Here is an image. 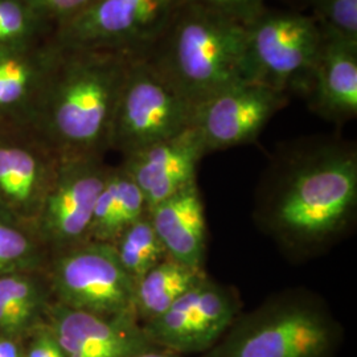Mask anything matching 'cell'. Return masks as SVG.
Masks as SVG:
<instances>
[{
  "label": "cell",
  "mask_w": 357,
  "mask_h": 357,
  "mask_svg": "<svg viewBox=\"0 0 357 357\" xmlns=\"http://www.w3.org/2000/svg\"><path fill=\"white\" fill-rule=\"evenodd\" d=\"M357 149L336 137H308L277 149L255 190V227L302 262L326 253L355 227Z\"/></svg>",
  "instance_id": "obj_1"
},
{
  "label": "cell",
  "mask_w": 357,
  "mask_h": 357,
  "mask_svg": "<svg viewBox=\"0 0 357 357\" xmlns=\"http://www.w3.org/2000/svg\"><path fill=\"white\" fill-rule=\"evenodd\" d=\"M132 60L116 52L63 48L33 128L59 158H103L109 151L115 105Z\"/></svg>",
  "instance_id": "obj_2"
},
{
  "label": "cell",
  "mask_w": 357,
  "mask_h": 357,
  "mask_svg": "<svg viewBox=\"0 0 357 357\" xmlns=\"http://www.w3.org/2000/svg\"><path fill=\"white\" fill-rule=\"evenodd\" d=\"M245 26L183 3L146 59L196 107L246 81Z\"/></svg>",
  "instance_id": "obj_3"
},
{
  "label": "cell",
  "mask_w": 357,
  "mask_h": 357,
  "mask_svg": "<svg viewBox=\"0 0 357 357\" xmlns=\"http://www.w3.org/2000/svg\"><path fill=\"white\" fill-rule=\"evenodd\" d=\"M344 327L317 293L294 287L241 312L229 330L199 357H336Z\"/></svg>",
  "instance_id": "obj_4"
},
{
  "label": "cell",
  "mask_w": 357,
  "mask_h": 357,
  "mask_svg": "<svg viewBox=\"0 0 357 357\" xmlns=\"http://www.w3.org/2000/svg\"><path fill=\"white\" fill-rule=\"evenodd\" d=\"M193 114L195 106L146 57L134 59L115 105L109 151L123 158L169 139L191 128Z\"/></svg>",
  "instance_id": "obj_5"
},
{
  "label": "cell",
  "mask_w": 357,
  "mask_h": 357,
  "mask_svg": "<svg viewBox=\"0 0 357 357\" xmlns=\"http://www.w3.org/2000/svg\"><path fill=\"white\" fill-rule=\"evenodd\" d=\"M183 0H94L54 31L68 50H98L146 57L162 38Z\"/></svg>",
  "instance_id": "obj_6"
},
{
  "label": "cell",
  "mask_w": 357,
  "mask_h": 357,
  "mask_svg": "<svg viewBox=\"0 0 357 357\" xmlns=\"http://www.w3.org/2000/svg\"><path fill=\"white\" fill-rule=\"evenodd\" d=\"M245 77L289 94L308 89L321 44L312 17L265 10L246 26Z\"/></svg>",
  "instance_id": "obj_7"
},
{
  "label": "cell",
  "mask_w": 357,
  "mask_h": 357,
  "mask_svg": "<svg viewBox=\"0 0 357 357\" xmlns=\"http://www.w3.org/2000/svg\"><path fill=\"white\" fill-rule=\"evenodd\" d=\"M45 271L56 303L105 317L134 312L135 284L112 243L85 241L53 253Z\"/></svg>",
  "instance_id": "obj_8"
},
{
  "label": "cell",
  "mask_w": 357,
  "mask_h": 357,
  "mask_svg": "<svg viewBox=\"0 0 357 357\" xmlns=\"http://www.w3.org/2000/svg\"><path fill=\"white\" fill-rule=\"evenodd\" d=\"M243 312L236 287L209 275L197 282L156 319L142 324L155 347L181 356L204 355Z\"/></svg>",
  "instance_id": "obj_9"
},
{
  "label": "cell",
  "mask_w": 357,
  "mask_h": 357,
  "mask_svg": "<svg viewBox=\"0 0 357 357\" xmlns=\"http://www.w3.org/2000/svg\"><path fill=\"white\" fill-rule=\"evenodd\" d=\"M110 166L101 156L60 158L33 224L50 255L88 241L97 199Z\"/></svg>",
  "instance_id": "obj_10"
},
{
  "label": "cell",
  "mask_w": 357,
  "mask_h": 357,
  "mask_svg": "<svg viewBox=\"0 0 357 357\" xmlns=\"http://www.w3.org/2000/svg\"><path fill=\"white\" fill-rule=\"evenodd\" d=\"M286 103V93L243 81L197 105L192 126L199 130L206 153L227 150L255 142Z\"/></svg>",
  "instance_id": "obj_11"
},
{
  "label": "cell",
  "mask_w": 357,
  "mask_h": 357,
  "mask_svg": "<svg viewBox=\"0 0 357 357\" xmlns=\"http://www.w3.org/2000/svg\"><path fill=\"white\" fill-rule=\"evenodd\" d=\"M59 159L33 128L0 131V213L33 228Z\"/></svg>",
  "instance_id": "obj_12"
},
{
  "label": "cell",
  "mask_w": 357,
  "mask_h": 357,
  "mask_svg": "<svg viewBox=\"0 0 357 357\" xmlns=\"http://www.w3.org/2000/svg\"><path fill=\"white\" fill-rule=\"evenodd\" d=\"M61 54L54 38L0 48V131L35 128Z\"/></svg>",
  "instance_id": "obj_13"
},
{
  "label": "cell",
  "mask_w": 357,
  "mask_h": 357,
  "mask_svg": "<svg viewBox=\"0 0 357 357\" xmlns=\"http://www.w3.org/2000/svg\"><path fill=\"white\" fill-rule=\"evenodd\" d=\"M47 323L65 357H130L155 347L134 312L105 317L54 302Z\"/></svg>",
  "instance_id": "obj_14"
},
{
  "label": "cell",
  "mask_w": 357,
  "mask_h": 357,
  "mask_svg": "<svg viewBox=\"0 0 357 357\" xmlns=\"http://www.w3.org/2000/svg\"><path fill=\"white\" fill-rule=\"evenodd\" d=\"M206 153L199 130L191 126L169 139L123 156L121 166L141 190L149 211L197 183V166Z\"/></svg>",
  "instance_id": "obj_15"
},
{
  "label": "cell",
  "mask_w": 357,
  "mask_h": 357,
  "mask_svg": "<svg viewBox=\"0 0 357 357\" xmlns=\"http://www.w3.org/2000/svg\"><path fill=\"white\" fill-rule=\"evenodd\" d=\"M310 107L336 123L357 115V45L321 36L308 85Z\"/></svg>",
  "instance_id": "obj_16"
},
{
  "label": "cell",
  "mask_w": 357,
  "mask_h": 357,
  "mask_svg": "<svg viewBox=\"0 0 357 357\" xmlns=\"http://www.w3.org/2000/svg\"><path fill=\"white\" fill-rule=\"evenodd\" d=\"M147 215L168 258L205 268L208 228L197 183L153 205Z\"/></svg>",
  "instance_id": "obj_17"
},
{
  "label": "cell",
  "mask_w": 357,
  "mask_h": 357,
  "mask_svg": "<svg viewBox=\"0 0 357 357\" xmlns=\"http://www.w3.org/2000/svg\"><path fill=\"white\" fill-rule=\"evenodd\" d=\"M54 303L45 268L0 275V335L20 340L47 323Z\"/></svg>",
  "instance_id": "obj_18"
},
{
  "label": "cell",
  "mask_w": 357,
  "mask_h": 357,
  "mask_svg": "<svg viewBox=\"0 0 357 357\" xmlns=\"http://www.w3.org/2000/svg\"><path fill=\"white\" fill-rule=\"evenodd\" d=\"M147 213L141 190L125 168L110 166L94 206L88 241L113 243L131 224Z\"/></svg>",
  "instance_id": "obj_19"
},
{
  "label": "cell",
  "mask_w": 357,
  "mask_h": 357,
  "mask_svg": "<svg viewBox=\"0 0 357 357\" xmlns=\"http://www.w3.org/2000/svg\"><path fill=\"white\" fill-rule=\"evenodd\" d=\"M206 275L205 268H193L171 258L163 259L134 286L135 318L141 324L156 319Z\"/></svg>",
  "instance_id": "obj_20"
},
{
  "label": "cell",
  "mask_w": 357,
  "mask_h": 357,
  "mask_svg": "<svg viewBox=\"0 0 357 357\" xmlns=\"http://www.w3.org/2000/svg\"><path fill=\"white\" fill-rule=\"evenodd\" d=\"M50 252L35 229L0 213V275L47 268Z\"/></svg>",
  "instance_id": "obj_21"
},
{
  "label": "cell",
  "mask_w": 357,
  "mask_h": 357,
  "mask_svg": "<svg viewBox=\"0 0 357 357\" xmlns=\"http://www.w3.org/2000/svg\"><path fill=\"white\" fill-rule=\"evenodd\" d=\"M113 246L121 266L134 284L149 270L168 258L147 213L123 230Z\"/></svg>",
  "instance_id": "obj_22"
},
{
  "label": "cell",
  "mask_w": 357,
  "mask_h": 357,
  "mask_svg": "<svg viewBox=\"0 0 357 357\" xmlns=\"http://www.w3.org/2000/svg\"><path fill=\"white\" fill-rule=\"evenodd\" d=\"M53 35V26L26 0H0V48L31 45Z\"/></svg>",
  "instance_id": "obj_23"
},
{
  "label": "cell",
  "mask_w": 357,
  "mask_h": 357,
  "mask_svg": "<svg viewBox=\"0 0 357 357\" xmlns=\"http://www.w3.org/2000/svg\"><path fill=\"white\" fill-rule=\"evenodd\" d=\"M321 36L357 45V0H315V17Z\"/></svg>",
  "instance_id": "obj_24"
},
{
  "label": "cell",
  "mask_w": 357,
  "mask_h": 357,
  "mask_svg": "<svg viewBox=\"0 0 357 357\" xmlns=\"http://www.w3.org/2000/svg\"><path fill=\"white\" fill-rule=\"evenodd\" d=\"M183 3L243 24L250 23L266 10L265 0H183Z\"/></svg>",
  "instance_id": "obj_25"
},
{
  "label": "cell",
  "mask_w": 357,
  "mask_h": 357,
  "mask_svg": "<svg viewBox=\"0 0 357 357\" xmlns=\"http://www.w3.org/2000/svg\"><path fill=\"white\" fill-rule=\"evenodd\" d=\"M56 31L84 13L94 0H26Z\"/></svg>",
  "instance_id": "obj_26"
},
{
  "label": "cell",
  "mask_w": 357,
  "mask_h": 357,
  "mask_svg": "<svg viewBox=\"0 0 357 357\" xmlns=\"http://www.w3.org/2000/svg\"><path fill=\"white\" fill-rule=\"evenodd\" d=\"M24 357H65L48 323L38 327L24 340Z\"/></svg>",
  "instance_id": "obj_27"
},
{
  "label": "cell",
  "mask_w": 357,
  "mask_h": 357,
  "mask_svg": "<svg viewBox=\"0 0 357 357\" xmlns=\"http://www.w3.org/2000/svg\"><path fill=\"white\" fill-rule=\"evenodd\" d=\"M0 357H24V340L0 335Z\"/></svg>",
  "instance_id": "obj_28"
},
{
  "label": "cell",
  "mask_w": 357,
  "mask_h": 357,
  "mask_svg": "<svg viewBox=\"0 0 357 357\" xmlns=\"http://www.w3.org/2000/svg\"><path fill=\"white\" fill-rule=\"evenodd\" d=\"M130 357H187V356H181V355H178V354H175V352H171V351H167V349H162V348H158V347H153V348H150V349H147V351H143V352H139V354H137V355H134V356Z\"/></svg>",
  "instance_id": "obj_29"
}]
</instances>
